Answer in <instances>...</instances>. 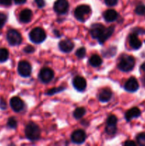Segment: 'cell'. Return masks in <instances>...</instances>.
<instances>
[{"label": "cell", "mask_w": 145, "mask_h": 146, "mask_svg": "<svg viewBox=\"0 0 145 146\" xmlns=\"http://www.w3.org/2000/svg\"><path fill=\"white\" fill-rule=\"evenodd\" d=\"M135 66V59L133 56L127 54L121 56L117 67L120 71L123 72H129L134 68Z\"/></svg>", "instance_id": "1"}, {"label": "cell", "mask_w": 145, "mask_h": 146, "mask_svg": "<svg viewBox=\"0 0 145 146\" xmlns=\"http://www.w3.org/2000/svg\"><path fill=\"white\" fill-rule=\"evenodd\" d=\"M26 137L31 141H36L41 137V129L34 123H29L25 128Z\"/></svg>", "instance_id": "2"}, {"label": "cell", "mask_w": 145, "mask_h": 146, "mask_svg": "<svg viewBox=\"0 0 145 146\" xmlns=\"http://www.w3.org/2000/svg\"><path fill=\"white\" fill-rule=\"evenodd\" d=\"M29 38L30 40L34 44H41L46 38V34L43 29L36 27L31 31Z\"/></svg>", "instance_id": "3"}, {"label": "cell", "mask_w": 145, "mask_h": 146, "mask_svg": "<svg viewBox=\"0 0 145 146\" xmlns=\"http://www.w3.org/2000/svg\"><path fill=\"white\" fill-rule=\"evenodd\" d=\"M91 12L90 7L88 5H80L74 11V16L80 21H85Z\"/></svg>", "instance_id": "4"}, {"label": "cell", "mask_w": 145, "mask_h": 146, "mask_svg": "<svg viewBox=\"0 0 145 146\" xmlns=\"http://www.w3.org/2000/svg\"><path fill=\"white\" fill-rule=\"evenodd\" d=\"M7 41L11 46H18L22 42V37L17 30L10 29L7 32Z\"/></svg>", "instance_id": "5"}, {"label": "cell", "mask_w": 145, "mask_h": 146, "mask_svg": "<svg viewBox=\"0 0 145 146\" xmlns=\"http://www.w3.org/2000/svg\"><path fill=\"white\" fill-rule=\"evenodd\" d=\"M117 118L115 115H110L107 118L106 122V128L105 131L109 135H115L117 132Z\"/></svg>", "instance_id": "6"}, {"label": "cell", "mask_w": 145, "mask_h": 146, "mask_svg": "<svg viewBox=\"0 0 145 146\" xmlns=\"http://www.w3.org/2000/svg\"><path fill=\"white\" fill-rule=\"evenodd\" d=\"M32 68L28 61H21L18 64V72L20 76L24 78L30 76L31 74Z\"/></svg>", "instance_id": "7"}, {"label": "cell", "mask_w": 145, "mask_h": 146, "mask_svg": "<svg viewBox=\"0 0 145 146\" xmlns=\"http://www.w3.org/2000/svg\"><path fill=\"white\" fill-rule=\"evenodd\" d=\"M54 77V72L52 69L49 68H44L40 71L38 74V78L41 82L44 84H48L52 81Z\"/></svg>", "instance_id": "8"}, {"label": "cell", "mask_w": 145, "mask_h": 146, "mask_svg": "<svg viewBox=\"0 0 145 146\" xmlns=\"http://www.w3.org/2000/svg\"><path fill=\"white\" fill-rule=\"evenodd\" d=\"M69 4L67 0H57L53 5V9L57 14H64L68 12Z\"/></svg>", "instance_id": "9"}, {"label": "cell", "mask_w": 145, "mask_h": 146, "mask_svg": "<svg viewBox=\"0 0 145 146\" xmlns=\"http://www.w3.org/2000/svg\"><path fill=\"white\" fill-rule=\"evenodd\" d=\"M105 27L102 24H94L91 27L90 33L91 36L93 38L99 40L101 38V36L103 34L104 31L105 30Z\"/></svg>", "instance_id": "10"}, {"label": "cell", "mask_w": 145, "mask_h": 146, "mask_svg": "<svg viewBox=\"0 0 145 146\" xmlns=\"http://www.w3.org/2000/svg\"><path fill=\"white\" fill-rule=\"evenodd\" d=\"M86 139V133L83 130L78 129L74 131L71 135V141L75 144H81Z\"/></svg>", "instance_id": "11"}, {"label": "cell", "mask_w": 145, "mask_h": 146, "mask_svg": "<svg viewBox=\"0 0 145 146\" xmlns=\"http://www.w3.org/2000/svg\"><path fill=\"white\" fill-rule=\"evenodd\" d=\"M72 85L77 91H83L86 88L87 81L82 76H77L72 80Z\"/></svg>", "instance_id": "12"}, {"label": "cell", "mask_w": 145, "mask_h": 146, "mask_svg": "<svg viewBox=\"0 0 145 146\" xmlns=\"http://www.w3.org/2000/svg\"><path fill=\"white\" fill-rule=\"evenodd\" d=\"M10 106L15 112L18 113L22 111L24 108V103L18 97H13L10 100Z\"/></svg>", "instance_id": "13"}, {"label": "cell", "mask_w": 145, "mask_h": 146, "mask_svg": "<svg viewBox=\"0 0 145 146\" xmlns=\"http://www.w3.org/2000/svg\"><path fill=\"white\" fill-rule=\"evenodd\" d=\"M125 89L128 92L134 93L136 92L139 89V83L137 80L134 77H131L127 81V82L125 84Z\"/></svg>", "instance_id": "14"}, {"label": "cell", "mask_w": 145, "mask_h": 146, "mask_svg": "<svg viewBox=\"0 0 145 146\" xmlns=\"http://www.w3.org/2000/svg\"><path fill=\"white\" fill-rule=\"evenodd\" d=\"M129 44L131 48L134 50H138L142 47V42L139 38L136 32H133L129 36Z\"/></svg>", "instance_id": "15"}, {"label": "cell", "mask_w": 145, "mask_h": 146, "mask_svg": "<svg viewBox=\"0 0 145 146\" xmlns=\"http://www.w3.org/2000/svg\"><path fill=\"white\" fill-rule=\"evenodd\" d=\"M58 46H59V48L61 49V51H63V52L69 53L73 49L74 44L71 40H62V41H61L59 42Z\"/></svg>", "instance_id": "16"}, {"label": "cell", "mask_w": 145, "mask_h": 146, "mask_svg": "<svg viewBox=\"0 0 145 146\" xmlns=\"http://www.w3.org/2000/svg\"><path fill=\"white\" fill-rule=\"evenodd\" d=\"M141 115V111L137 107H134L128 110L125 113V119L127 121H132L134 118H136Z\"/></svg>", "instance_id": "17"}, {"label": "cell", "mask_w": 145, "mask_h": 146, "mask_svg": "<svg viewBox=\"0 0 145 146\" xmlns=\"http://www.w3.org/2000/svg\"><path fill=\"white\" fill-rule=\"evenodd\" d=\"M112 96V92L109 88H104L100 92L98 95V99L100 102L106 103L111 99Z\"/></svg>", "instance_id": "18"}, {"label": "cell", "mask_w": 145, "mask_h": 146, "mask_svg": "<svg viewBox=\"0 0 145 146\" xmlns=\"http://www.w3.org/2000/svg\"><path fill=\"white\" fill-rule=\"evenodd\" d=\"M32 11L29 9H25L20 12L19 20L23 23H28L32 19Z\"/></svg>", "instance_id": "19"}, {"label": "cell", "mask_w": 145, "mask_h": 146, "mask_svg": "<svg viewBox=\"0 0 145 146\" xmlns=\"http://www.w3.org/2000/svg\"><path fill=\"white\" fill-rule=\"evenodd\" d=\"M103 17L105 21L107 22H112L117 19L118 14L115 10L108 9L104 12Z\"/></svg>", "instance_id": "20"}, {"label": "cell", "mask_w": 145, "mask_h": 146, "mask_svg": "<svg viewBox=\"0 0 145 146\" xmlns=\"http://www.w3.org/2000/svg\"><path fill=\"white\" fill-rule=\"evenodd\" d=\"M114 31H115V27H114V26H110V27H107V28L105 29V31H104L102 36H101V38L98 40V41H99L100 44H104V43H105V41H106V40H107L108 38H109V37L112 35Z\"/></svg>", "instance_id": "21"}, {"label": "cell", "mask_w": 145, "mask_h": 146, "mask_svg": "<svg viewBox=\"0 0 145 146\" xmlns=\"http://www.w3.org/2000/svg\"><path fill=\"white\" fill-rule=\"evenodd\" d=\"M89 64L93 67H98L102 64V60L99 55L93 54L89 58Z\"/></svg>", "instance_id": "22"}, {"label": "cell", "mask_w": 145, "mask_h": 146, "mask_svg": "<svg viewBox=\"0 0 145 146\" xmlns=\"http://www.w3.org/2000/svg\"><path fill=\"white\" fill-rule=\"evenodd\" d=\"M85 114V109L82 107L77 108L73 112V116L75 119H80Z\"/></svg>", "instance_id": "23"}, {"label": "cell", "mask_w": 145, "mask_h": 146, "mask_svg": "<svg viewBox=\"0 0 145 146\" xmlns=\"http://www.w3.org/2000/svg\"><path fill=\"white\" fill-rule=\"evenodd\" d=\"M9 51L7 48H0V62H4L9 58Z\"/></svg>", "instance_id": "24"}, {"label": "cell", "mask_w": 145, "mask_h": 146, "mask_svg": "<svg viewBox=\"0 0 145 146\" xmlns=\"http://www.w3.org/2000/svg\"><path fill=\"white\" fill-rule=\"evenodd\" d=\"M136 142L139 145L145 146V132L141 133L136 136Z\"/></svg>", "instance_id": "25"}, {"label": "cell", "mask_w": 145, "mask_h": 146, "mask_svg": "<svg viewBox=\"0 0 145 146\" xmlns=\"http://www.w3.org/2000/svg\"><path fill=\"white\" fill-rule=\"evenodd\" d=\"M135 13L137 15L142 16L145 14V5L144 4H139L135 8Z\"/></svg>", "instance_id": "26"}, {"label": "cell", "mask_w": 145, "mask_h": 146, "mask_svg": "<svg viewBox=\"0 0 145 146\" xmlns=\"http://www.w3.org/2000/svg\"><path fill=\"white\" fill-rule=\"evenodd\" d=\"M75 55L79 58H84L86 55V49H85V47H81L79 49L77 50L76 52H75Z\"/></svg>", "instance_id": "27"}, {"label": "cell", "mask_w": 145, "mask_h": 146, "mask_svg": "<svg viewBox=\"0 0 145 146\" xmlns=\"http://www.w3.org/2000/svg\"><path fill=\"white\" fill-rule=\"evenodd\" d=\"M7 125L10 128H16L17 127V121L14 117H11V118H9L8 122H7Z\"/></svg>", "instance_id": "28"}, {"label": "cell", "mask_w": 145, "mask_h": 146, "mask_svg": "<svg viewBox=\"0 0 145 146\" xmlns=\"http://www.w3.org/2000/svg\"><path fill=\"white\" fill-rule=\"evenodd\" d=\"M63 90H64V88H63V87H59V88H52V89L49 90V91H48L46 94H47V95L53 96V94H56V93L61 92V91H63Z\"/></svg>", "instance_id": "29"}, {"label": "cell", "mask_w": 145, "mask_h": 146, "mask_svg": "<svg viewBox=\"0 0 145 146\" xmlns=\"http://www.w3.org/2000/svg\"><path fill=\"white\" fill-rule=\"evenodd\" d=\"M7 20V17L5 14L4 13L0 12V29L4 27V25L5 24L6 21Z\"/></svg>", "instance_id": "30"}, {"label": "cell", "mask_w": 145, "mask_h": 146, "mask_svg": "<svg viewBox=\"0 0 145 146\" xmlns=\"http://www.w3.org/2000/svg\"><path fill=\"white\" fill-rule=\"evenodd\" d=\"M105 2L109 7H113L117 4L118 0H105Z\"/></svg>", "instance_id": "31"}, {"label": "cell", "mask_w": 145, "mask_h": 146, "mask_svg": "<svg viewBox=\"0 0 145 146\" xmlns=\"http://www.w3.org/2000/svg\"><path fill=\"white\" fill-rule=\"evenodd\" d=\"M35 3L38 8H43L45 6V1L44 0H35Z\"/></svg>", "instance_id": "32"}, {"label": "cell", "mask_w": 145, "mask_h": 146, "mask_svg": "<svg viewBox=\"0 0 145 146\" xmlns=\"http://www.w3.org/2000/svg\"><path fill=\"white\" fill-rule=\"evenodd\" d=\"M24 51H25L26 53H32L34 51V48L31 46H27L24 48Z\"/></svg>", "instance_id": "33"}, {"label": "cell", "mask_w": 145, "mask_h": 146, "mask_svg": "<svg viewBox=\"0 0 145 146\" xmlns=\"http://www.w3.org/2000/svg\"><path fill=\"white\" fill-rule=\"evenodd\" d=\"M0 4L4 6H9L11 4V0H0Z\"/></svg>", "instance_id": "34"}, {"label": "cell", "mask_w": 145, "mask_h": 146, "mask_svg": "<svg viewBox=\"0 0 145 146\" xmlns=\"http://www.w3.org/2000/svg\"><path fill=\"white\" fill-rule=\"evenodd\" d=\"M125 145H129V146H135L136 145V143L135 142H134L133 141H127L124 143Z\"/></svg>", "instance_id": "35"}, {"label": "cell", "mask_w": 145, "mask_h": 146, "mask_svg": "<svg viewBox=\"0 0 145 146\" xmlns=\"http://www.w3.org/2000/svg\"><path fill=\"white\" fill-rule=\"evenodd\" d=\"M15 4H23L24 3H26V0H14Z\"/></svg>", "instance_id": "36"}, {"label": "cell", "mask_w": 145, "mask_h": 146, "mask_svg": "<svg viewBox=\"0 0 145 146\" xmlns=\"http://www.w3.org/2000/svg\"><path fill=\"white\" fill-rule=\"evenodd\" d=\"M140 68H141V70H142V71H143L144 74H145V62H144L143 64H142V65H141Z\"/></svg>", "instance_id": "37"}]
</instances>
